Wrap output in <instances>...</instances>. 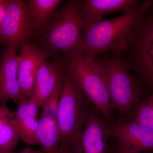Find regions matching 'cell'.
<instances>
[{"mask_svg":"<svg viewBox=\"0 0 153 153\" xmlns=\"http://www.w3.org/2000/svg\"><path fill=\"white\" fill-rule=\"evenodd\" d=\"M16 120L20 138L30 145H39L37 137L39 120L36 119L40 107L31 96L18 103Z\"/></svg>","mask_w":153,"mask_h":153,"instance_id":"4fadbf2b","label":"cell"},{"mask_svg":"<svg viewBox=\"0 0 153 153\" xmlns=\"http://www.w3.org/2000/svg\"><path fill=\"white\" fill-rule=\"evenodd\" d=\"M51 62L42 61L36 74L35 88L31 96L40 108L54 92L57 85L64 82L68 67V61L58 53L53 54Z\"/></svg>","mask_w":153,"mask_h":153,"instance_id":"30bf717a","label":"cell"},{"mask_svg":"<svg viewBox=\"0 0 153 153\" xmlns=\"http://www.w3.org/2000/svg\"><path fill=\"white\" fill-rule=\"evenodd\" d=\"M21 54L18 68V81L21 99L33 94L37 71L42 61L49 55L36 45L27 43L20 49Z\"/></svg>","mask_w":153,"mask_h":153,"instance_id":"8fae6325","label":"cell"},{"mask_svg":"<svg viewBox=\"0 0 153 153\" xmlns=\"http://www.w3.org/2000/svg\"><path fill=\"white\" fill-rule=\"evenodd\" d=\"M109 153H118L116 152H114L113 150H111V149H109ZM138 153H153V152H140Z\"/></svg>","mask_w":153,"mask_h":153,"instance_id":"603a6c76","label":"cell"},{"mask_svg":"<svg viewBox=\"0 0 153 153\" xmlns=\"http://www.w3.org/2000/svg\"><path fill=\"white\" fill-rule=\"evenodd\" d=\"M93 107L67 71L56 118L61 137L60 147L68 149L79 139Z\"/></svg>","mask_w":153,"mask_h":153,"instance_id":"5b68a950","label":"cell"},{"mask_svg":"<svg viewBox=\"0 0 153 153\" xmlns=\"http://www.w3.org/2000/svg\"><path fill=\"white\" fill-rule=\"evenodd\" d=\"M13 153H44V151L41 149L35 150L33 149L30 146H28L23 149V150L19 152H15Z\"/></svg>","mask_w":153,"mask_h":153,"instance_id":"44dd1931","label":"cell"},{"mask_svg":"<svg viewBox=\"0 0 153 153\" xmlns=\"http://www.w3.org/2000/svg\"><path fill=\"white\" fill-rule=\"evenodd\" d=\"M67 60L68 74L105 121L112 124L115 118L111 109L106 79L100 66L85 55Z\"/></svg>","mask_w":153,"mask_h":153,"instance_id":"8992f818","label":"cell"},{"mask_svg":"<svg viewBox=\"0 0 153 153\" xmlns=\"http://www.w3.org/2000/svg\"><path fill=\"white\" fill-rule=\"evenodd\" d=\"M137 0H86L83 1L82 13L84 22L100 21L106 14L123 11L124 13L137 7Z\"/></svg>","mask_w":153,"mask_h":153,"instance_id":"5bb4252c","label":"cell"},{"mask_svg":"<svg viewBox=\"0 0 153 153\" xmlns=\"http://www.w3.org/2000/svg\"><path fill=\"white\" fill-rule=\"evenodd\" d=\"M39 145L44 153H59L61 137L57 121L47 117L41 116L37 131Z\"/></svg>","mask_w":153,"mask_h":153,"instance_id":"e0dca14e","label":"cell"},{"mask_svg":"<svg viewBox=\"0 0 153 153\" xmlns=\"http://www.w3.org/2000/svg\"><path fill=\"white\" fill-rule=\"evenodd\" d=\"M111 150L118 153L153 152V130L131 120L119 117L111 125Z\"/></svg>","mask_w":153,"mask_h":153,"instance_id":"52a82bcc","label":"cell"},{"mask_svg":"<svg viewBox=\"0 0 153 153\" xmlns=\"http://www.w3.org/2000/svg\"><path fill=\"white\" fill-rule=\"evenodd\" d=\"M106 79L111 111L127 120L141 102L144 89L138 78L133 76L120 53H108L97 57Z\"/></svg>","mask_w":153,"mask_h":153,"instance_id":"3957f363","label":"cell"},{"mask_svg":"<svg viewBox=\"0 0 153 153\" xmlns=\"http://www.w3.org/2000/svg\"><path fill=\"white\" fill-rule=\"evenodd\" d=\"M0 153H1V152H0Z\"/></svg>","mask_w":153,"mask_h":153,"instance_id":"cb8c5ba5","label":"cell"},{"mask_svg":"<svg viewBox=\"0 0 153 153\" xmlns=\"http://www.w3.org/2000/svg\"><path fill=\"white\" fill-rule=\"evenodd\" d=\"M111 125L93 107L79 139L70 146V153H109Z\"/></svg>","mask_w":153,"mask_h":153,"instance_id":"9c48e42d","label":"cell"},{"mask_svg":"<svg viewBox=\"0 0 153 153\" xmlns=\"http://www.w3.org/2000/svg\"><path fill=\"white\" fill-rule=\"evenodd\" d=\"M22 0H7L5 15L0 29V44L18 50L35 36Z\"/></svg>","mask_w":153,"mask_h":153,"instance_id":"ba28073f","label":"cell"},{"mask_svg":"<svg viewBox=\"0 0 153 153\" xmlns=\"http://www.w3.org/2000/svg\"><path fill=\"white\" fill-rule=\"evenodd\" d=\"M146 1L120 17L106 20L83 22V48L85 56L95 60L108 53H121L142 13Z\"/></svg>","mask_w":153,"mask_h":153,"instance_id":"7a4b0ae2","label":"cell"},{"mask_svg":"<svg viewBox=\"0 0 153 153\" xmlns=\"http://www.w3.org/2000/svg\"><path fill=\"white\" fill-rule=\"evenodd\" d=\"M128 119L153 130V93L141 101L131 114Z\"/></svg>","mask_w":153,"mask_h":153,"instance_id":"ac0fdd59","label":"cell"},{"mask_svg":"<svg viewBox=\"0 0 153 153\" xmlns=\"http://www.w3.org/2000/svg\"><path fill=\"white\" fill-rule=\"evenodd\" d=\"M63 82L57 85L54 92L42 107V111L41 116L47 117L56 120L59 100L62 91Z\"/></svg>","mask_w":153,"mask_h":153,"instance_id":"d6986e66","label":"cell"},{"mask_svg":"<svg viewBox=\"0 0 153 153\" xmlns=\"http://www.w3.org/2000/svg\"><path fill=\"white\" fill-rule=\"evenodd\" d=\"M17 49L6 48L2 50L0 59V105L12 100L18 104L21 93L18 81L20 55Z\"/></svg>","mask_w":153,"mask_h":153,"instance_id":"7c38bea8","label":"cell"},{"mask_svg":"<svg viewBox=\"0 0 153 153\" xmlns=\"http://www.w3.org/2000/svg\"><path fill=\"white\" fill-rule=\"evenodd\" d=\"M61 2L60 0H30L26 3L27 16L35 36H40Z\"/></svg>","mask_w":153,"mask_h":153,"instance_id":"9a60e30c","label":"cell"},{"mask_svg":"<svg viewBox=\"0 0 153 153\" xmlns=\"http://www.w3.org/2000/svg\"><path fill=\"white\" fill-rule=\"evenodd\" d=\"M59 153H70L68 149L60 147V151Z\"/></svg>","mask_w":153,"mask_h":153,"instance_id":"7402d4cb","label":"cell"},{"mask_svg":"<svg viewBox=\"0 0 153 153\" xmlns=\"http://www.w3.org/2000/svg\"><path fill=\"white\" fill-rule=\"evenodd\" d=\"M7 2V0H0V29L5 15Z\"/></svg>","mask_w":153,"mask_h":153,"instance_id":"ffe728a7","label":"cell"},{"mask_svg":"<svg viewBox=\"0 0 153 153\" xmlns=\"http://www.w3.org/2000/svg\"><path fill=\"white\" fill-rule=\"evenodd\" d=\"M16 111L7 103L0 105V152L13 153L20 139L16 120Z\"/></svg>","mask_w":153,"mask_h":153,"instance_id":"2e32d148","label":"cell"},{"mask_svg":"<svg viewBox=\"0 0 153 153\" xmlns=\"http://www.w3.org/2000/svg\"><path fill=\"white\" fill-rule=\"evenodd\" d=\"M83 1L69 0L57 10L42 30L36 45L49 55L62 52L66 60L85 55Z\"/></svg>","mask_w":153,"mask_h":153,"instance_id":"6da1fadb","label":"cell"},{"mask_svg":"<svg viewBox=\"0 0 153 153\" xmlns=\"http://www.w3.org/2000/svg\"><path fill=\"white\" fill-rule=\"evenodd\" d=\"M120 55L129 71L134 73L144 90L153 93V1H146L142 13Z\"/></svg>","mask_w":153,"mask_h":153,"instance_id":"277c9868","label":"cell"}]
</instances>
